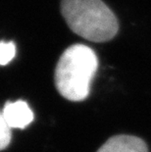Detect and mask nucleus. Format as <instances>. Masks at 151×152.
<instances>
[{
  "mask_svg": "<svg viewBox=\"0 0 151 152\" xmlns=\"http://www.w3.org/2000/svg\"><path fill=\"white\" fill-rule=\"evenodd\" d=\"M97 69L98 58L92 48L81 43L71 45L56 65L54 80L57 90L70 101H83L90 93Z\"/></svg>",
  "mask_w": 151,
  "mask_h": 152,
  "instance_id": "nucleus-1",
  "label": "nucleus"
},
{
  "mask_svg": "<svg viewBox=\"0 0 151 152\" xmlns=\"http://www.w3.org/2000/svg\"><path fill=\"white\" fill-rule=\"evenodd\" d=\"M16 55V45L13 41H0V65L5 66L14 59Z\"/></svg>",
  "mask_w": 151,
  "mask_h": 152,
  "instance_id": "nucleus-5",
  "label": "nucleus"
},
{
  "mask_svg": "<svg viewBox=\"0 0 151 152\" xmlns=\"http://www.w3.org/2000/svg\"><path fill=\"white\" fill-rule=\"evenodd\" d=\"M61 12L74 33L92 42H106L116 37L119 22L102 0H62Z\"/></svg>",
  "mask_w": 151,
  "mask_h": 152,
  "instance_id": "nucleus-2",
  "label": "nucleus"
},
{
  "mask_svg": "<svg viewBox=\"0 0 151 152\" xmlns=\"http://www.w3.org/2000/svg\"><path fill=\"white\" fill-rule=\"evenodd\" d=\"M11 128L6 123L2 112H0V150L5 149L11 142Z\"/></svg>",
  "mask_w": 151,
  "mask_h": 152,
  "instance_id": "nucleus-6",
  "label": "nucleus"
},
{
  "mask_svg": "<svg viewBox=\"0 0 151 152\" xmlns=\"http://www.w3.org/2000/svg\"><path fill=\"white\" fill-rule=\"evenodd\" d=\"M96 152H148V147L139 137L118 134L111 137Z\"/></svg>",
  "mask_w": 151,
  "mask_h": 152,
  "instance_id": "nucleus-4",
  "label": "nucleus"
},
{
  "mask_svg": "<svg viewBox=\"0 0 151 152\" xmlns=\"http://www.w3.org/2000/svg\"><path fill=\"white\" fill-rule=\"evenodd\" d=\"M2 114L11 129H25L34 121V118L30 106L23 100L7 102L3 108Z\"/></svg>",
  "mask_w": 151,
  "mask_h": 152,
  "instance_id": "nucleus-3",
  "label": "nucleus"
}]
</instances>
